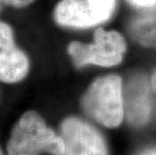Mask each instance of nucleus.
<instances>
[{
	"mask_svg": "<svg viewBox=\"0 0 156 155\" xmlns=\"http://www.w3.org/2000/svg\"><path fill=\"white\" fill-rule=\"evenodd\" d=\"M136 16L128 26L129 34L142 47L156 48V6Z\"/></svg>",
	"mask_w": 156,
	"mask_h": 155,
	"instance_id": "obj_8",
	"label": "nucleus"
},
{
	"mask_svg": "<svg viewBox=\"0 0 156 155\" xmlns=\"http://www.w3.org/2000/svg\"><path fill=\"white\" fill-rule=\"evenodd\" d=\"M67 51L77 68L87 65L112 68L124 60L127 42L118 30L99 27L94 32L93 42L74 41L69 44Z\"/></svg>",
	"mask_w": 156,
	"mask_h": 155,
	"instance_id": "obj_3",
	"label": "nucleus"
},
{
	"mask_svg": "<svg viewBox=\"0 0 156 155\" xmlns=\"http://www.w3.org/2000/svg\"><path fill=\"white\" fill-rule=\"evenodd\" d=\"M82 105L90 116L105 127H118L125 114L122 79L114 74L96 79L83 96Z\"/></svg>",
	"mask_w": 156,
	"mask_h": 155,
	"instance_id": "obj_2",
	"label": "nucleus"
},
{
	"mask_svg": "<svg viewBox=\"0 0 156 155\" xmlns=\"http://www.w3.org/2000/svg\"><path fill=\"white\" fill-rule=\"evenodd\" d=\"M133 5L139 8H153L156 6V0H130Z\"/></svg>",
	"mask_w": 156,
	"mask_h": 155,
	"instance_id": "obj_10",
	"label": "nucleus"
},
{
	"mask_svg": "<svg viewBox=\"0 0 156 155\" xmlns=\"http://www.w3.org/2000/svg\"><path fill=\"white\" fill-rule=\"evenodd\" d=\"M117 0H61L54 10L56 24L68 28H91L109 20Z\"/></svg>",
	"mask_w": 156,
	"mask_h": 155,
	"instance_id": "obj_4",
	"label": "nucleus"
},
{
	"mask_svg": "<svg viewBox=\"0 0 156 155\" xmlns=\"http://www.w3.org/2000/svg\"><path fill=\"white\" fill-rule=\"evenodd\" d=\"M34 0H0V3L3 5L12 6L15 8H22L30 5Z\"/></svg>",
	"mask_w": 156,
	"mask_h": 155,
	"instance_id": "obj_9",
	"label": "nucleus"
},
{
	"mask_svg": "<svg viewBox=\"0 0 156 155\" xmlns=\"http://www.w3.org/2000/svg\"><path fill=\"white\" fill-rule=\"evenodd\" d=\"M0 155H2V152H1V150H0Z\"/></svg>",
	"mask_w": 156,
	"mask_h": 155,
	"instance_id": "obj_14",
	"label": "nucleus"
},
{
	"mask_svg": "<svg viewBox=\"0 0 156 155\" xmlns=\"http://www.w3.org/2000/svg\"><path fill=\"white\" fill-rule=\"evenodd\" d=\"M151 86H152V89L156 92V69L153 71L151 76Z\"/></svg>",
	"mask_w": 156,
	"mask_h": 155,
	"instance_id": "obj_11",
	"label": "nucleus"
},
{
	"mask_svg": "<svg viewBox=\"0 0 156 155\" xmlns=\"http://www.w3.org/2000/svg\"><path fill=\"white\" fill-rule=\"evenodd\" d=\"M141 155H156V148H151V149L146 150Z\"/></svg>",
	"mask_w": 156,
	"mask_h": 155,
	"instance_id": "obj_12",
	"label": "nucleus"
},
{
	"mask_svg": "<svg viewBox=\"0 0 156 155\" xmlns=\"http://www.w3.org/2000/svg\"><path fill=\"white\" fill-rule=\"evenodd\" d=\"M150 111L147 83L142 77L135 79L130 83L127 90L125 112L128 121L133 126H142L148 121Z\"/></svg>",
	"mask_w": 156,
	"mask_h": 155,
	"instance_id": "obj_7",
	"label": "nucleus"
},
{
	"mask_svg": "<svg viewBox=\"0 0 156 155\" xmlns=\"http://www.w3.org/2000/svg\"><path fill=\"white\" fill-rule=\"evenodd\" d=\"M8 155H64L65 142L35 111H27L13 127L7 143Z\"/></svg>",
	"mask_w": 156,
	"mask_h": 155,
	"instance_id": "obj_1",
	"label": "nucleus"
},
{
	"mask_svg": "<svg viewBox=\"0 0 156 155\" xmlns=\"http://www.w3.org/2000/svg\"><path fill=\"white\" fill-rule=\"evenodd\" d=\"M29 60L15 44L12 28L0 21V81L14 84L28 74Z\"/></svg>",
	"mask_w": 156,
	"mask_h": 155,
	"instance_id": "obj_6",
	"label": "nucleus"
},
{
	"mask_svg": "<svg viewBox=\"0 0 156 155\" xmlns=\"http://www.w3.org/2000/svg\"><path fill=\"white\" fill-rule=\"evenodd\" d=\"M64 155H107L104 139L100 133L78 118H68L62 123Z\"/></svg>",
	"mask_w": 156,
	"mask_h": 155,
	"instance_id": "obj_5",
	"label": "nucleus"
},
{
	"mask_svg": "<svg viewBox=\"0 0 156 155\" xmlns=\"http://www.w3.org/2000/svg\"><path fill=\"white\" fill-rule=\"evenodd\" d=\"M2 10H3V4H1V3H0V13H1Z\"/></svg>",
	"mask_w": 156,
	"mask_h": 155,
	"instance_id": "obj_13",
	"label": "nucleus"
}]
</instances>
